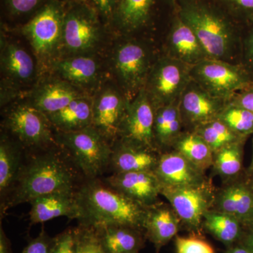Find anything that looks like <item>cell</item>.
Returning <instances> with one entry per match:
<instances>
[{
  "instance_id": "44",
  "label": "cell",
  "mask_w": 253,
  "mask_h": 253,
  "mask_svg": "<svg viewBox=\"0 0 253 253\" xmlns=\"http://www.w3.org/2000/svg\"><path fill=\"white\" fill-rule=\"evenodd\" d=\"M246 226L248 227L247 232L244 236L242 245L253 253V221Z\"/></svg>"
},
{
  "instance_id": "4",
  "label": "cell",
  "mask_w": 253,
  "mask_h": 253,
  "mask_svg": "<svg viewBox=\"0 0 253 253\" xmlns=\"http://www.w3.org/2000/svg\"><path fill=\"white\" fill-rule=\"evenodd\" d=\"M55 137L86 179L103 177L109 170L111 144L94 126L71 132H56Z\"/></svg>"
},
{
  "instance_id": "11",
  "label": "cell",
  "mask_w": 253,
  "mask_h": 253,
  "mask_svg": "<svg viewBox=\"0 0 253 253\" xmlns=\"http://www.w3.org/2000/svg\"><path fill=\"white\" fill-rule=\"evenodd\" d=\"M155 113L149 94L141 91L128 104L118 139L158 151L154 140Z\"/></svg>"
},
{
  "instance_id": "38",
  "label": "cell",
  "mask_w": 253,
  "mask_h": 253,
  "mask_svg": "<svg viewBox=\"0 0 253 253\" xmlns=\"http://www.w3.org/2000/svg\"><path fill=\"white\" fill-rule=\"evenodd\" d=\"M175 244L177 253H215L211 244L196 236H176Z\"/></svg>"
},
{
  "instance_id": "43",
  "label": "cell",
  "mask_w": 253,
  "mask_h": 253,
  "mask_svg": "<svg viewBox=\"0 0 253 253\" xmlns=\"http://www.w3.org/2000/svg\"><path fill=\"white\" fill-rule=\"evenodd\" d=\"M250 26H251L250 30L249 36L246 44V56L250 66L253 69V23Z\"/></svg>"
},
{
  "instance_id": "39",
  "label": "cell",
  "mask_w": 253,
  "mask_h": 253,
  "mask_svg": "<svg viewBox=\"0 0 253 253\" xmlns=\"http://www.w3.org/2000/svg\"><path fill=\"white\" fill-rule=\"evenodd\" d=\"M49 253H76L74 229H68L54 238Z\"/></svg>"
},
{
  "instance_id": "25",
  "label": "cell",
  "mask_w": 253,
  "mask_h": 253,
  "mask_svg": "<svg viewBox=\"0 0 253 253\" xmlns=\"http://www.w3.org/2000/svg\"><path fill=\"white\" fill-rule=\"evenodd\" d=\"M26 149L17 141L2 134L0 141V203L14 185L24 161Z\"/></svg>"
},
{
  "instance_id": "12",
  "label": "cell",
  "mask_w": 253,
  "mask_h": 253,
  "mask_svg": "<svg viewBox=\"0 0 253 253\" xmlns=\"http://www.w3.org/2000/svg\"><path fill=\"white\" fill-rule=\"evenodd\" d=\"M175 0H119L108 25L125 33H132L154 24L163 4Z\"/></svg>"
},
{
  "instance_id": "30",
  "label": "cell",
  "mask_w": 253,
  "mask_h": 253,
  "mask_svg": "<svg viewBox=\"0 0 253 253\" xmlns=\"http://www.w3.org/2000/svg\"><path fill=\"white\" fill-rule=\"evenodd\" d=\"M244 224L226 213L211 209L205 214L203 226L223 244L231 246L241 237Z\"/></svg>"
},
{
  "instance_id": "1",
  "label": "cell",
  "mask_w": 253,
  "mask_h": 253,
  "mask_svg": "<svg viewBox=\"0 0 253 253\" xmlns=\"http://www.w3.org/2000/svg\"><path fill=\"white\" fill-rule=\"evenodd\" d=\"M85 180L71 157L58 144L46 149L26 151L17 179L0 204L1 218L11 208L30 203L42 195L76 191Z\"/></svg>"
},
{
  "instance_id": "41",
  "label": "cell",
  "mask_w": 253,
  "mask_h": 253,
  "mask_svg": "<svg viewBox=\"0 0 253 253\" xmlns=\"http://www.w3.org/2000/svg\"><path fill=\"white\" fill-rule=\"evenodd\" d=\"M119 0H87L96 9L105 24H108Z\"/></svg>"
},
{
  "instance_id": "10",
  "label": "cell",
  "mask_w": 253,
  "mask_h": 253,
  "mask_svg": "<svg viewBox=\"0 0 253 253\" xmlns=\"http://www.w3.org/2000/svg\"><path fill=\"white\" fill-rule=\"evenodd\" d=\"M186 63L175 59L160 61L154 68L149 81V94L155 110L175 103L189 84Z\"/></svg>"
},
{
  "instance_id": "9",
  "label": "cell",
  "mask_w": 253,
  "mask_h": 253,
  "mask_svg": "<svg viewBox=\"0 0 253 253\" xmlns=\"http://www.w3.org/2000/svg\"><path fill=\"white\" fill-rule=\"evenodd\" d=\"M193 73L203 88L221 99L251 84L247 73L221 60H204L194 66Z\"/></svg>"
},
{
  "instance_id": "27",
  "label": "cell",
  "mask_w": 253,
  "mask_h": 253,
  "mask_svg": "<svg viewBox=\"0 0 253 253\" xmlns=\"http://www.w3.org/2000/svg\"><path fill=\"white\" fill-rule=\"evenodd\" d=\"M95 229L109 253H137L142 246L141 229L121 225Z\"/></svg>"
},
{
  "instance_id": "21",
  "label": "cell",
  "mask_w": 253,
  "mask_h": 253,
  "mask_svg": "<svg viewBox=\"0 0 253 253\" xmlns=\"http://www.w3.org/2000/svg\"><path fill=\"white\" fill-rule=\"evenodd\" d=\"M180 222L170 205L158 202L147 208L143 229L148 239L158 249L176 235Z\"/></svg>"
},
{
  "instance_id": "6",
  "label": "cell",
  "mask_w": 253,
  "mask_h": 253,
  "mask_svg": "<svg viewBox=\"0 0 253 253\" xmlns=\"http://www.w3.org/2000/svg\"><path fill=\"white\" fill-rule=\"evenodd\" d=\"M103 22L89 3H68L63 22V45L71 54L91 51L102 36Z\"/></svg>"
},
{
  "instance_id": "7",
  "label": "cell",
  "mask_w": 253,
  "mask_h": 253,
  "mask_svg": "<svg viewBox=\"0 0 253 253\" xmlns=\"http://www.w3.org/2000/svg\"><path fill=\"white\" fill-rule=\"evenodd\" d=\"M66 10V3L62 0H49L21 27L23 35L41 57L51 56L62 44Z\"/></svg>"
},
{
  "instance_id": "37",
  "label": "cell",
  "mask_w": 253,
  "mask_h": 253,
  "mask_svg": "<svg viewBox=\"0 0 253 253\" xmlns=\"http://www.w3.org/2000/svg\"><path fill=\"white\" fill-rule=\"evenodd\" d=\"M49 0H3L5 12L9 17L17 19L29 17L30 20Z\"/></svg>"
},
{
  "instance_id": "28",
  "label": "cell",
  "mask_w": 253,
  "mask_h": 253,
  "mask_svg": "<svg viewBox=\"0 0 253 253\" xmlns=\"http://www.w3.org/2000/svg\"><path fill=\"white\" fill-rule=\"evenodd\" d=\"M54 68L63 81L79 85H86L95 81L99 69L96 59L83 55L59 60L54 63Z\"/></svg>"
},
{
  "instance_id": "15",
  "label": "cell",
  "mask_w": 253,
  "mask_h": 253,
  "mask_svg": "<svg viewBox=\"0 0 253 253\" xmlns=\"http://www.w3.org/2000/svg\"><path fill=\"white\" fill-rule=\"evenodd\" d=\"M101 178L118 192L145 207L159 202L161 183L152 171L118 173Z\"/></svg>"
},
{
  "instance_id": "5",
  "label": "cell",
  "mask_w": 253,
  "mask_h": 253,
  "mask_svg": "<svg viewBox=\"0 0 253 253\" xmlns=\"http://www.w3.org/2000/svg\"><path fill=\"white\" fill-rule=\"evenodd\" d=\"M4 129L26 151L46 149L57 144L52 125L44 113L31 104H17L5 113Z\"/></svg>"
},
{
  "instance_id": "17",
  "label": "cell",
  "mask_w": 253,
  "mask_h": 253,
  "mask_svg": "<svg viewBox=\"0 0 253 253\" xmlns=\"http://www.w3.org/2000/svg\"><path fill=\"white\" fill-rule=\"evenodd\" d=\"M212 209L230 214L244 226L253 221V183L226 181L214 194Z\"/></svg>"
},
{
  "instance_id": "34",
  "label": "cell",
  "mask_w": 253,
  "mask_h": 253,
  "mask_svg": "<svg viewBox=\"0 0 253 253\" xmlns=\"http://www.w3.org/2000/svg\"><path fill=\"white\" fill-rule=\"evenodd\" d=\"M218 118L240 135L253 134V113L248 110L231 104L223 110Z\"/></svg>"
},
{
  "instance_id": "24",
  "label": "cell",
  "mask_w": 253,
  "mask_h": 253,
  "mask_svg": "<svg viewBox=\"0 0 253 253\" xmlns=\"http://www.w3.org/2000/svg\"><path fill=\"white\" fill-rule=\"evenodd\" d=\"M56 132H71L92 126L93 99L81 96L61 111L48 115Z\"/></svg>"
},
{
  "instance_id": "16",
  "label": "cell",
  "mask_w": 253,
  "mask_h": 253,
  "mask_svg": "<svg viewBox=\"0 0 253 253\" xmlns=\"http://www.w3.org/2000/svg\"><path fill=\"white\" fill-rule=\"evenodd\" d=\"M189 84L181 94L179 108L183 125L192 126L194 130L201 125L218 118L225 107L221 99L212 96L202 86Z\"/></svg>"
},
{
  "instance_id": "8",
  "label": "cell",
  "mask_w": 253,
  "mask_h": 253,
  "mask_svg": "<svg viewBox=\"0 0 253 253\" xmlns=\"http://www.w3.org/2000/svg\"><path fill=\"white\" fill-rule=\"evenodd\" d=\"M215 190L211 181L189 187L161 186V195L168 200L176 214L189 230H201L205 214L212 209Z\"/></svg>"
},
{
  "instance_id": "18",
  "label": "cell",
  "mask_w": 253,
  "mask_h": 253,
  "mask_svg": "<svg viewBox=\"0 0 253 253\" xmlns=\"http://www.w3.org/2000/svg\"><path fill=\"white\" fill-rule=\"evenodd\" d=\"M118 78L127 90L139 89L147 77L149 54L139 43L128 42L118 46L113 58Z\"/></svg>"
},
{
  "instance_id": "26",
  "label": "cell",
  "mask_w": 253,
  "mask_h": 253,
  "mask_svg": "<svg viewBox=\"0 0 253 253\" xmlns=\"http://www.w3.org/2000/svg\"><path fill=\"white\" fill-rule=\"evenodd\" d=\"M183 123L179 105L175 103L162 106L155 113L154 140L158 151L172 147L181 135Z\"/></svg>"
},
{
  "instance_id": "13",
  "label": "cell",
  "mask_w": 253,
  "mask_h": 253,
  "mask_svg": "<svg viewBox=\"0 0 253 253\" xmlns=\"http://www.w3.org/2000/svg\"><path fill=\"white\" fill-rule=\"evenodd\" d=\"M129 102L118 91L107 89L93 99L92 126L112 145L119 138Z\"/></svg>"
},
{
  "instance_id": "40",
  "label": "cell",
  "mask_w": 253,
  "mask_h": 253,
  "mask_svg": "<svg viewBox=\"0 0 253 253\" xmlns=\"http://www.w3.org/2000/svg\"><path fill=\"white\" fill-rule=\"evenodd\" d=\"M53 242L54 238H50L42 229L38 237L32 240L22 253H49Z\"/></svg>"
},
{
  "instance_id": "14",
  "label": "cell",
  "mask_w": 253,
  "mask_h": 253,
  "mask_svg": "<svg viewBox=\"0 0 253 253\" xmlns=\"http://www.w3.org/2000/svg\"><path fill=\"white\" fill-rule=\"evenodd\" d=\"M154 173L161 186L189 187L211 181L206 172L174 150L161 154Z\"/></svg>"
},
{
  "instance_id": "45",
  "label": "cell",
  "mask_w": 253,
  "mask_h": 253,
  "mask_svg": "<svg viewBox=\"0 0 253 253\" xmlns=\"http://www.w3.org/2000/svg\"><path fill=\"white\" fill-rule=\"evenodd\" d=\"M0 253H11L9 239L6 237L1 225L0 227Z\"/></svg>"
},
{
  "instance_id": "48",
  "label": "cell",
  "mask_w": 253,
  "mask_h": 253,
  "mask_svg": "<svg viewBox=\"0 0 253 253\" xmlns=\"http://www.w3.org/2000/svg\"><path fill=\"white\" fill-rule=\"evenodd\" d=\"M62 1L66 4L73 2H87V0H62Z\"/></svg>"
},
{
  "instance_id": "36",
  "label": "cell",
  "mask_w": 253,
  "mask_h": 253,
  "mask_svg": "<svg viewBox=\"0 0 253 253\" xmlns=\"http://www.w3.org/2000/svg\"><path fill=\"white\" fill-rule=\"evenodd\" d=\"M237 23H253V0H212Z\"/></svg>"
},
{
  "instance_id": "31",
  "label": "cell",
  "mask_w": 253,
  "mask_h": 253,
  "mask_svg": "<svg viewBox=\"0 0 253 253\" xmlns=\"http://www.w3.org/2000/svg\"><path fill=\"white\" fill-rule=\"evenodd\" d=\"M172 148L204 172L212 168L214 153L207 143L194 131L181 134Z\"/></svg>"
},
{
  "instance_id": "33",
  "label": "cell",
  "mask_w": 253,
  "mask_h": 253,
  "mask_svg": "<svg viewBox=\"0 0 253 253\" xmlns=\"http://www.w3.org/2000/svg\"><path fill=\"white\" fill-rule=\"evenodd\" d=\"M244 143L240 141L214 154L213 170L226 181L237 178L242 170Z\"/></svg>"
},
{
  "instance_id": "35",
  "label": "cell",
  "mask_w": 253,
  "mask_h": 253,
  "mask_svg": "<svg viewBox=\"0 0 253 253\" xmlns=\"http://www.w3.org/2000/svg\"><path fill=\"white\" fill-rule=\"evenodd\" d=\"M74 232L76 253H109L95 228L79 224Z\"/></svg>"
},
{
  "instance_id": "47",
  "label": "cell",
  "mask_w": 253,
  "mask_h": 253,
  "mask_svg": "<svg viewBox=\"0 0 253 253\" xmlns=\"http://www.w3.org/2000/svg\"><path fill=\"white\" fill-rule=\"evenodd\" d=\"M248 172H249V175L253 178V153L252 160H251V164H250L249 169H248Z\"/></svg>"
},
{
  "instance_id": "19",
  "label": "cell",
  "mask_w": 253,
  "mask_h": 253,
  "mask_svg": "<svg viewBox=\"0 0 253 253\" xmlns=\"http://www.w3.org/2000/svg\"><path fill=\"white\" fill-rule=\"evenodd\" d=\"M162 153L118 139L111 145L109 170L111 174L152 171Z\"/></svg>"
},
{
  "instance_id": "23",
  "label": "cell",
  "mask_w": 253,
  "mask_h": 253,
  "mask_svg": "<svg viewBox=\"0 0 253 253\" xmlns=\"http://www.w3.org/2000/svg\"><path fill=\"white\" fill-rule=\"evenodd\" d=\"M80 96L79 91L71 83L65 81H49L37 89L30 104L48 116L61 111Z\"/></svg>"
},
{
  "instance_id": "20",
  "label": "cell",
  "mask_w": 253,
  "mask_h": 253,
  "mask_svg": "<svg viewBox=\"0 0 253 253\" xmlns=\"http://www.w3.org/2000/svg\"><path fill=\"white\" fill-rule=\"evenodd\" d=\"M76 191H57L32 200L29 203L31 225L60 217H66L71 220L78 219L79 214Z\"/></svg>"
},
{
  "instance_id": "3",
  "label": "cell",
  "mask_w": 253,
  "mask_h": 253,
  "mask_svg": "<svg viewBox=\"0 0 253 253\" xmlns=\"http://www.w3.org/2000/svg\"><path fill=\"white\" fill-rule=\"evenodd\" d=\"M175 1L178 15L197 37L208 59H228L234 50L237 22L212 0Z\"/></svg>"
},
{
  "instance_id": "32",
  "label": "cell",
  "mask_w": 253,
  "mask_h": 253,
  "mask_svg": "<svg viewBox=\"0 0 253 253\" xmlns=\"http://www.w3.org/2000/svg\"><path fill=\"white\" fill-rule=\"evenodd\" d=\"M193 131L207 143L214 154L226 146L245 141L246 137L232 130L219 118L201 125Z\"/></svg>"
},
{
  "instance_id": "46",
  "label": "cell",
  "mask_w": 253,
  "mask_h": 253,
  "mask_svg": "<svg viewBox=\"0 0 253 253\" xmlns=\"http://www.w3.org/2000/svg\"><path fill=\"white\" fill-rule=\"evenodd\" d=\"M225 253H253L247 248L245 247L244 245H240V246H232L229 248Z\"/></svg>"
},
{
  "instance_id": "2",
  "label": "cell",
  "mask_w": 253,
  "mask_h": 253,
  "mask_svg": "<svg viewBox=\"0 0 253 253\" xmlns=\"http://www.w3.org/2000/svg\"><path fill=\"white\" fill-rule=\"evenodd\" d=\"M76 198L81 225L127 226L144 230L148 207L118 192L102 178L86 179L76 191Z\"/></svg>"
},
{
  "instance_id": "42",
  "label": "cell",
  "mask_w": 253,
  "mask_h": 253,
  "mask_svg": "<svg viewBox=\"0 0 253 253\" xmlns=\"http://www.w3.org/2000/svg\"><path fill=\"white\" fill-rule=\"evenodd\" d=\"M231 104L253 113V88H247L246 90L238 95Z\"/></svg>"
},
{
  "instance_id": "22",
  "label": "cell",
  "mask_w": 253,
  "mask_h": 253,
  "mask_svg": "<svg viewBox=\"0 0 253 253\" xmlns=\"http://www.w3.org/2000/svg\"><path fill=\"white\" fill-rule=\"evenodd\" d=\"M169 44L174 59L186 64L196 66L208 59L197 37L181 19L177 11L170 21Z\"/></svg>"
},
{
  "instance_id": "29",
  "label": "cell",
  "mask_w": 253,
  "mask_h": 253,
  "mask_svg": "<svg viewBox=\"0 0 253 253\" xmlns=\"http://www.w3.org/2000/svg\"><path fill=\"white\" fill-rule=\"evenodd\" d=\"M1 65L5 74L13 81L26 83L35 74L33 59L21 46L6 43L1 49Z\"/></svg>"
}]
</instances>
